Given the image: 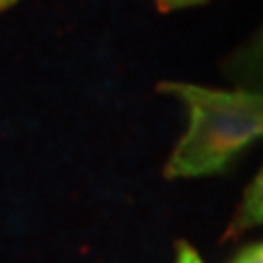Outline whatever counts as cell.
Wrapping results in <instances>:
<instances>
[{"label":"cell","mask_w":263,"mask_h":263,"mask_svg":"<svg viewBox=\"0 0 263 263\" xmlns=\"http://www.w3.org/2000/svg\"><path fill=\"white\" fill-rule=\"evenodd\" d=\"M156 90L178 99L186 110V129L164 162V178L219 174L243 149L263 141V92L186 81H160Z\"/></svg>","instance_id":"1"},{"label":"cell","mask_w":263,"mask_h":263,"mask_svg":"<svg viewBox=\"0 0 263 263\" xmlns=\"http://www.w3.org/2000/svg\"><path fill=\"white\" fill-rule=\"evenodd\" d=\"M221 70L235 88L263 92V24L226 57Z\"/></svg>","instance_id":"2"},{"label":"cell","mask_w":263,"mask_h":263,"mask_svg":"<svg viewBox=\"0 0 263 263\" xmlns=\"http://www.w3.org/2000/svg\"><path fill=\"white\" fill-rule=\"evenodd\" d=\"M257 226H263V167L252 178V182L246 186L241 204L235 211L230 228L226 230V237H237Z\"/></svg>","instance_id":"3"},{"label":"cell","mask_w":263,"mask_h":263,"mask_svg":"<svg viewBox=\"0 0 263 263\" xmlns=\"http://www.w3.org/2000/svg\"><path fill=\"white\" fill-rule=\"evenodd\" d=\"M228 263H263V241L246 246Z\"/></svg>","instance_id":"4"},{"label":"cell","mask_w":263,"mask_h":263,"mask_svg":"<svg viewBox=\"0 0 263 263\" xmlns=\"http://www.w3.org/2000/svg\"><path fill=\"white\" fill-rule=\"evenodd\" d=\"M176 263H204L200 252L189 241H178L176 246Z\"/></svg>","instance_id":"5"},{"label":"cell","mask_w":263,"mask_h":263,"mask_svg":"<svg viewBox=\"0 0 263 263\" xmlns=\"http://www.w3.org/2000/svg\"><path fill=\"white\" fill-rule=\"evenodd\" d=\"M156 7L160 11H178V9H186V7H197V5H206L209 0H154Z\"/></svg>","instance_id":"6"},{"label":"cell","mask_w":263,"mask_h":263,"mask_svg":"<svg viewBox=\"0 0 263 263\" xmlns=\"http://www.w3.org/2000/svg\"><path fill=\"white\" fill-rule=\"evenodd\" d=\"M18 0H0V11H5V9H9V7H13Z\"/></svg>","instance_id":"7"}]
</instances>
